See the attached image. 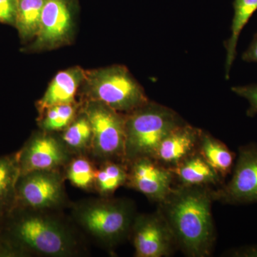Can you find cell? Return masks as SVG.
<instances>
[{
    "instance_id": "ac0fdd59",
    "label": "cell",
    "mask_w": 257,
    "mask_h": 257,
    "mask_svg": "<svg viewBox=\"0 0 257 257\" xmlns=\"http://www.w3.org/2000/svg\"><path fill=\"white\" fill-rule=\"evenodd\" d=\"M234 16L231 25V35L225 42L226 50L225 77L229 79L230 71L236 57V48L240 35L250 18L257 10V0H234Z\"/></svg>"
},
{
    "instance_id": "52a82bcc",
    "label": "cell",
    "mask_w": 257,
    "mask_h": 257,
    "mask_svg": "<svg viewBox=\"0 0 257 257\" xmlns=\"http://www.w3.org/2000/svg\"><path fill=\"white\" fill-rule=\"evenodd\" d=\"M64 201V179L60 171H33L19 177L15 209L49 211L60 207Z\"/></svg>"
},
{
    "instance_id": "9a60e30c",
    "label": "cell",
    "mask_w": 257,
    "mask_h": 257,
    "mask_svg": "<svg viewBox=\"0 0 257 257\" xmlns=\"http://www.w3.org/2000/svg\"><path fill=\"white\" fill-rule=\"evenodd\" d=\"M169 170L179 185L208 186L217 188L224 184V179L207 163L198 150Z\"/></svg>"
},
{
    "instance_id": "277c9868",
    "label": "cell",
    "mask_w": 257,
    "mask_h": 257,
    "mask_svg": "<svg viewBox=\"0 0 257 257\" xmlns=\"http://www.w3.org/2000/svg\"><path fill=\"white\" fill-rule=\"evenodd\" d=\"M186 121L175 110L149 101L126 114L124 162L155 156L163 139Z\"/></svg>"
},
{
    "instance_id": "d4e9b609",
    "label": "cell",
    "mask_w": 257,
    "mask_h": 257,
    "mask_svg": "<svg viewBox=\"0 0 257 257\" xmlns=\"http://www.w3.org/2000/svg\"><path fill=\"white\" fill-rule=\"evenodd\" d=\"M18 8V0H0V23L15 26Z\"/></svg>"
},
{
    "instance_id": "2e32d148",
    "label": "cell",
    "mask_w": 257,
    "mask_h": 257,
    "mask_svg": "<svg viewBox=\"0 0 257 257\" xmlns=\"http://www.w3.org/2000/svg\"><path fill=\"white\" fill-rule=\"evenodd\" d=\"M197 150L223 179L231 175L236 155L220 140L202 130Z\"/></svg>"
},
{
    "instance_id": "603a6c76",
    "label": "cell",
    "mask_w": 257,
    "mask_h": 257,
    "mask_svg": "<svg viewBox=\"0 0 257 257\" xmlns=\"http://www.w3.org/2000/svg\"><path fill=\"white\" fill-rule=\"evenodd\" d=\"M65 177L74 187L84 190L95 189L96 169L85 155H75L65 167Z\"/></svg>"
},
{
    "instance_id": "cb8c5ba5",
    "label": "cell",
    "mask_w": 257,
    "mask_h": 257,
    "mask_svg": "<svg viewBox=\"0 0 257 257\" xmlns=\"http://www.w3.org/2000/svg\"><path fill=\"white\" fill-rule=\"evenodd\" d=\"M231 91L236 95L244 98L248 101V106L246 115L248 117H253L257 114V84L244 86H235L231 87Z\"/></svg>"
},
{
    "instance_id": "7c38bea8",
    "label": "cell",
    "mask_w": 257,
    "mask_h": 257,
    "mask_svg": "<svg viewBox=\"0 0 257 257\" xmlns=\"http://www.w3.org/2000/svg\"><path fill=\"white\" fill-rule=\"evenodd\" d=\"M69 0H47L42 10L40 30L28 50H50L69 41L73 32Z\"/></svg>"
},
{
    "instance_id": "484cf974",
    "label": "cell",
    "mask_w": 257,
    "mask_h": 257,
    "mask_svg": "<svg viewBox=\"0 0 257 257\" xmlns=\"http://www.w3.org/2000/svg\"><path fill=\"white\" fill-rule=\"evenodd\" d=\"M229 257H257V244L245 245L239 247L231 248L221 255Z\"/></svg>"
},
{
    "instance_id": "6da1fadb",
    "label": "cell",
    "mask_w": 257,
    "mask_h": 257,
    "mask_svg": "<svg viewBox=\"0 0 257 257\" xmlns=\"http://www.w3.org/2000/svg\"><path fill=\"white\" fill-rule=\"evenodd\" d=\"M214 187L174 186L157 211L165 218L177 248L187 256H211L216 239L212 215Z\"/></svg>"
},
{
    "instance_id": "7a4b0ae2",
    "label": "cell",
    "mask_w": 257,
    "mask_h": 257,
    "mask_svg": "<svg viewBox=\"0 0 257 257\" xmlns=\"http://www.w3.org/2000/svg\"><path fill=\"white\" fill-rule=\"evenodd\" d=\"M47 211L16 208L12 211L6 238L18 256L70 257L79 254L78 239L63 221Z\"/></svg>"
},
{
    "instance_id": "8fae6325",
    "label": "cell",
    "mask_w": 257,
    "mask_h": 257,
    "mask_svg": "<svg viewBox=\"0 0 257 257\" xmlns=\"http://www.w3.org/2000/svg\"><path fill=\"white\" fill-rule=\"evenodd\" d=\"M127 168L126 185L157 204L165 199L175 186L172 172L151 157L137 159L127 164Z\"/></svg>"
},
{
    "instance_id": "8992f818",
    "label": "cell",
    "mask_w": 257,
    "mask_h": 257,
    "mask_svg": "<svg viewBox=\"0 0 257 257\" xmlns=\"http://www.w3.org/2000/svg\"><path fill=\"white\" fill-rule=\"evenodd\" d=\"M92 131L90 153L99 162H124L126 114L99 101L85 100L81 108Z\"/></svg>"
},
{
    "instance_id": "ba28073f",
    "label": "cell",
    "mask_w": 257,
    "mask_h": 257,
    "mask_svg": "<svg viewBox=\"0 0 257 257\" xmlns=\"http://www.w3.org/2000/svg\"><path fill=\"white\" fill-rule=\"evenodd\" d=\"M231 177L214 189L215 202L231 205L257 203V144L239 147Z\"/></svg>"
},
{
    "instance_id": "9c48e42d",
    "label": "cell",
    "mask_w": 257,
    "mask_h": 257,
    "mask_svg": "<svg viewBox=\"0 0 257 257\" xmlns=\"http://www.w3.org/2000/svg\"><path fill=\"white\" fill-rule=\"evenodd\" d=\"M130 239L137 257H167L178 249L175 237L160 211L137 214Z\"/></svg>"
},
{
    "instance_id": "44dd1931",
    "label": "cell",
    "mask_w": 257,
    "mask_h": 257,
    "mask_svg": "<svg viewBox=\"0 0 257 257\" xmlns=\"http://www.w3.org/2000/svg\"><path fill=\"white\" fill-rule=\"evenodd\" d=\"M127 165L116 161L101 162L96 170L95 189L101 197H109L116 189L126 185L127 182Z\"/></svg>"
},
{
    "instance_id": "7402d4cb",
    "label": "cell",
    "mask_w": 257,
    "mask_h": 257,
    "mask_svg": "<svg viewBox=\"0 0 257 257\" xmlns=\"http://www.w3.org/2000/svg\"><path fill=\"white\" fill-rule=\"evenodd\" d=\"M79 104H58L45 109L39 116V126L46 133H62L79 114Z\"/></svg>"
},
{
    "instance_id": "5bb4252c",
    "label": "cell",
    "mask_w": 257,
    "mask_h": 257,
    "mask_svg": "<svg viewBox=\"0 0 257 257\" xmlns=\"http://www.w3.org/2000/svg\"><path fill=\"white\" fill-rule=\"evenodd\" d=\"M85 77V70L79 67L61 71L56 74L45 94L37 102L39 114L51 106L75 103V96Z\"/></svg>"
},
{
    "instance_id": "e0dca14e",
    "label": "cell",
    "mask_w": 257,
    "mask_h": 257,
    "mask_svg": "<svg viewBox=\"0 0 257 257\" xmlns=\"http://www.w3.org/2000/svg\"><path fill=\"white\" fill-rule=\"evenodd\" d=\"M20 176L17 153L0 157V220L14 210L17 183Z\"/></svg>"
},
{
    "instance_id": "5b68a950",
    "label": "cell",
    "mask_w": 257,
    "mask_h": 257,
    "mask_svg": "<svg viewBox=\"0 0 257 257\" xmlns=\"http://www.w3.org/2000/svg\"><path fill=\"white\" fill-rule=\"evenodd\" d=\"M82 84L86 100L99 101L122 114L150 101L143 87L123 65L85 71Z\"/></svg>"
},
{
    "instance_id": "d6986e66",
    "label": "cell",
    "mask_w": 257,
    "mask_h": 257,
    "mask_svg": "<svg viewBox=\"0 0 257 257\" xmlns=\"http://www.w3.org/2000/svg\"><path fill=\"white\" fill-rule=\"evenodd\" d=\"M69 151L75 155H85L91 151L92 131L86 114L80 109L74 121L60 135Z\"/></svg>"
},
{
    "instance_id": "30bf717a",
    "label": "cell",
    "mask_w": 257,
    "mask_h": 257,
    "mask_svg": "<svg viewBox=\"0 0 257 257\" xmlns=\"http://www.w3.org/2000/svg\"><path fill=\"white\" fill-rule=\"evenodd\" d=\"M20 175L37 170H60L74 156L55 133L34 134L17 153Z\"/></svg>"
},
{
    "instance_id": "ffe728a7",
    "label": "cell",
    "mask_w": 257,
    "mask_h": 257,
    "mask_svg": "<svg viewBox=\"0 0 257 257\" xmlns=\"http://www.w3.org/2000/svg\"><path fill=\"white\" fill-rule=\"evenodd\" d=\"M47 0H18L15 27L24 42L35 39L40 30L42 10Z\"/></svg>"
},
{
    "instance_id": "4316f807",
    "label": "cell",
    "mask_w": 257,
    "mask_h": 257,
    "mask_svg": "<svg viewBox=\"0 0 257 257\" xmlns=\"http://www.w3.org/2000/svg\"><path fill=\"white\" fill-rule=\"evenodd\" d=\"M241 60L246 62L257 63V32L253 35L248 48L243 52Z\"/></svg>"
},
{
    "instance_id": "4fadbf2b",
    "label": "cell",
    "mask_w": 257,
    "mask_h": 257,
    "mask_svg": "<svg viewBox=\"0 0 257 257\" xmlns=\"http://www.w3.org/2000/svg\"><path fill=\"white\" fill-rule=\"evenodd\" d=\"M202 130L188 123L174 128L161 142L153 159L167 168L179 165L198 150Z\"/></svg>"
},
{
    "instance_id": "3957f363",
    "label": "cell",
    "mask_w": 257,
    "mask_h": 257,
    "mask_svg": "<svg viewBox=\"0 0 257 257\" xmlns=\"http://www.w3.org/2000/svg\"><path fill=\"white\" fill-rule=\"evenodd\" d=\"M72 215L88 234L113 248L130 238L137 213L130 199L101 197L76 204Z\"/></svg>"
}]
</instances>
